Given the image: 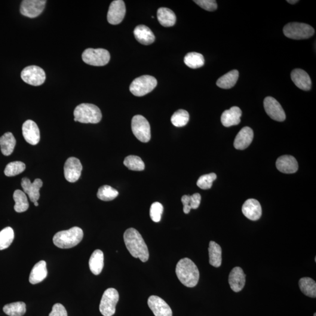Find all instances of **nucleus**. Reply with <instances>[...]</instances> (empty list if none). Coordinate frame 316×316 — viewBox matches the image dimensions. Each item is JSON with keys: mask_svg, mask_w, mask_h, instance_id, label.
Listing matches in <instances>:
<instances>
[{"mask_svg": "<svg viewBox=\"0 0 316 316\" xmlns=\"http://www.w3.org/2000/svg\"><path fill=\"white\" fill-rule=\"evenodd\" d=\"M201 196L199 193H195L190 196V207L191 209H197L201 204Z\"/></svg>", "mask_w": 316, "mask_h": 316, "instance_id": "44", "label": "nucleus"}, {"mask_svg": "<svg viewBox=\"0 0 316 316\" xmlns=\"http://www.w3.org/2000/svg\"><path fill=\"white\" fill-rule=\"evenodd\" d=\"M48 270L45 260H40L33 267L29 275V281L32 285L38 284L47 278Z\"/></svg>", "mask_w": 316, "mask_h": 316, "instance_id": "24", "label": "nucleus"}, {"mask_svg": "<svg viewBox=\"0 0 316 316\" xmlns=\"http://www.w3.org/2000/svg\"><path fill=\"white\" fill-rule=\"evenodd\" d=\"M49 316H67V312L62 304L57 303L54 305Z\"/></svg>", "mask_w": 316, "mask_h": 316, "instance_id": "43", "label": "nucleus"}, {"mask_svg": "<svg viewBox=\"0 0 316 316\" xmlns=\"http://www.w3.org/2000/svg\"><path fill=\"white\" fill-rule=\"evenodd\" d=\"M254 132L250 127H245L242 128L236 136L234 146L235 148L244 150L248 148L253 142Z\"/></svg>", "mask_w": 316, "mask_h": 316, "instance_id": "22", "label": "nucleus"}, {"mask_svg": "<svg viewBox=\"0 0 316 316\" xmlns=\"http://www.w3.org/2000/svg\"><path fill=\"white\" fill-rule=\"evenodd\" d=\"M43 182L41 179H36L33 183L27 177H24L21 180V186L24 192L29 196V198L33 202L38 201L40 198V189L42 188Z\"/></svg>", "mask_w": 316, "mask_h": 316, "instance_id": "17", "label": "nucleus"}, {"mask_svg": "<svg viewBox=\"0 0 316 316\" xmlns=\"http://www.w3.org/2000/svg\"><path fill=\"white\" fill-rule=\"evenodd\" d=\"M157 17L159 23L163 27H173L176 23V15L170 8L165 7L159 8Z\"/></svg>", "mask_w": 316, "mask_h": 316, "instance_id": "27", "label": "nucleus"}, {"mask_svg": "<svg viewBox=\"0 0 316 316\" xmlns=\"http://www.w3.org/2000/svg\"><path fill=\"white\" fill-rule=\"evenodd\" d=\"M132 131L141 142L146 143L151 140V127L149 122L143 115H135L131 121Z\"/></svg>", "mask_w": 316, "mask_h": 316, "instance_id": "8", "label": "nucleus"}, {"mask_svg": "<svg viewBox=\"0 0 316 316\" xmlns=\"http://www.w3.org/2000/svg\"><path fill=\"white\" fill-rule=\"evenodd\" d=\"M23 135L24 139L30 145H35L40 141V131L37 124L29 119L23 125Z\"/></svg>", "mask_w": 316, "mask_h": 316, "instance_id": "16", "label": "nucleus"}, {"mask_svg": "<svg viewBox=\"0 0 316 316\" xmlns=\"http://www.w3.org/2000/svg\"><path fill=\"white\" fill-rule=\"evenodd\" d=\"M84 238V231L78 227L57 233L53 238L54 244L61 249H69L76 246Z\"/></svg>", "mask_w": 316, "mask_h": 316, "instance_id": "3", "label": "nucleus"}, {"mask_svg": "<svg viewBox=\"0 0 316 316\" xmlns=\"http://www.w3.org/2000/svg\"><path fill=\"white\" fill-rule=\"evenodd\" d=\"M184 62L190 68L198 69L204 65L205 60L201 54L197 52H190L184 58Z\"/></svg>", "mask_w": 316, "mask_h": 316, "instance_id": "33", "label": "nucleus"}, {"mask_svg": "<svg viewBox=\"0 0 316 316\" xmlns=\"http://www.w3.org/2000/svg\"><path fill=\"white\" fill-rule=\"evenodd\" d=\"M34 205H35V206H36V207L38 206L39 204H38V201H36V202H34Z\"/></svg>", "mask_w": 316, "mask_h": 316, "instance_id": "47", "label": "nucleus"}, {"mask_svg": "<svg viewBox=\"0 0 316 316\" xmlns=\"http://www.w3.org/2000/svg\"><path fill=\"white\" fill-rule=\"evenodd\" d=\"M299 287L302 292L306 296L315 298L316 297V283L314 279L302 278L299 282Z\"/></svg>", "mask_w": 316, "mask_h": 316, "instance_id": "32", "label": "nucleus"}, {"mask_svg": "<svg viewBox=\"0 0 316 316\" xmlns=\"http://www.w3.org/2000/svg\"><path fill=\"white\" fill-rule=\"evenodd\" d=\"M3 311L9 316H23L27 311L26 305L23 302L8 304L4 306Z\"/></svg>", "mask_w": 316, "mask_h": 316, "instance_id": "34", "label": "nucleus"}, {"mask_svg": "<svg viewBox=\"0 0 316 316\" xmlns=\"http://www.w3.org/2000/svg\"><path fill=\"white\" fill-rule=\"evenodd\" d=\"M242 211L245 217L253 221L259 220L262 215L261 205L259 201L254 199L245 201L242 205Z\"/></svg>", "mask_w": 316, "mask_h": 316, "instance_id": "18", "label": "nucleus"}, {"mask_svg": "<svg viewBox=\"0 0 316 316\" xmlns=\"http://www.w3.org/2000/svg\"><path fill=\"white\" fill-rule=\"evenodd\" d=\"M157 85V81L154 77L144 75L135 79L130 86L132 94L137 97H142L148 94Z\"/></svg>", "mask_w": 316, "mask_h": 316, "instance_id": "6", "label": "nucleus"}, {"mask_svg": "<svg viewBox=\"0 0 316 316\" xmlns=\"http://www.w3.org/2000/svg\"><path fill=\"white\" fill-rule=\"evenodd\" d=\"M82 59L90 65L103 66L109 62L110 54L104 49L88 48L82 54Z\"/></svg>", "mask_w": 316, "mask_h": 316, "instance_id": "7", "label": "nucleus"}, {"mask_svg": "<svg viewBox=\"0 0 316 316\" xmlns=\"http://www.w3.org/2000/svg\"><path fill=\"white\" fill-rule=\"evenodd\" d=\"M287 2H289V4H296V3H297V2H299V1H296V0H293V1L292 0H290V1H289V0H287Z\"/></svg>", "mask_w": 316, "mask_h": 316, "instance_id": "46", "label": "nucleus"}, {"mask_svg": "<svg viewBox=\"0 0 316 316\" xmlns=\"http://www.w3.org/2000/svg\"><path fill=\"white\" fill-rule=\"evenodd\" d=\"M135 38L140 44L149 45L154 42L155 37L152 30L144 25L138 26L134 30Z\"/></svg>", "mask_w": 316, "mask_h": 316, "instance_id": "25", "label": "nucleus"}, {"mask_svg": "<svg viewBox=\"0 0 316 316\" xmlns=\"http://www.w3.org/2000/svg\"><path fill=\"white\" fill-rule=\"evenodd\" d=\"M82 165L79 159L70 157L67 159L64 166V174L67 181L70 183L76 182L81 176Z\"/></svg>", "mask_w": 316, "mask_h": 316, "instance_id": "12", "label": "nucleus"}, {"mask_svg": "<svg viewBox=\"0 0 316 316\" xmlns=\"http://www.w3.org/2000/svg\"><path fill=\"white\" fill-rule=\"evenodd\" d=\"M148 305L155 316H172V311L170 306L159 296H150Z\"/></svg>", "mask_w": 316, "mask_h": 316, "instance_id": "15", "label": "nucleus"}, {"mask_svg": "<svg viewBox=\"0 0 316 316\" xmlns=\"http://www.w3.org/2000/svg\"><path fill=\"white\" fill-rule=\"evenodd\" d=\"M21 77L26 84L33 86L42 85L46 80L44 70L41 67L35 65L25 67L21 72Z\"/></svg>", "mask_w": 316, "mask_h": 316, "instance_id": "10", "label": "nucleus"}, {"mask_svg": "<svg viewBox=\"0 0 316 316\" xmlns=\"http://www.w3.org/2000/svg\"><path fill=\"white\" fill-rule=\"evenodd\" d=\"M314 28L305 23H290L284 28V35L290 39H309L315 33Z\"/></svg>", "mask_w": 316, "mask_h": 316, "instance_id": "5", "label": "nucleus"}, {"mask_svg": "<svg viewBox=\"0 0 316 316\" xmlns=\"http://www.w3.org/2000/svg\"><path fill=\"white\" fill-rule=\"evenodd\" d=\"M241 110L238 107H232L231 109L224 112L221 117L222 124L226 127L237 125L240 123Z\"/></svg>", "mask_w": 316, "mask_h": 316, "instance_id": "23", "label": "nucleus"}, {"mask_svg": "<svg viewBox=\"0 0 316 316\" xmlns=\"http://www.w3.org/2000/svg\"><path fill=\"white\" fill-rule=\"evenodd\" d=\"M278 170L284 173H294L298 170V163L292 156H280L276 162Z\"/></svg>", "mask_w": 316, "mask_h": 316, "instance_id": "20", "label": "nucleus"}, {"mask_svg": "<svg viewBox=\"0 0 316 316\" xmlns=\"http://www.w3.org/2000/svg\"><path fill=\"white\" fill-rule=\"evenodd\" d=\"M217 179L216 174L211 173L202 175L198 180L197 185L202 190L209 189L212 187L213 183Z\"/></svg>", "mask_w": 316, "mask_h": 316, "instance_id": "40", "label": "nucleus"}, {"mask_svg": "<svg viewBox=\"0 0 316 316\" xmlns=\"http://www.w3.org/2000/svg\"><path fill=\"white\" fill-rule=\"evenodd\" d=\"M124 164L129 170L134 171H142L145 170V164L139 156L130 155L125 158Z\"/></svg>", "mask_w": 316, "mask_h": 316, "instance_id": "37", "label": "nucleus"}, {"mask_svg": "<svg viewBox=\"0 0 316 316\" xmlns=\"http://www.w3.org/2000/svg\"><path fill=\"white\" fill-rule=\"evenodd\" d=\"M119 300L118 291L109 288L104 291L100 304V312L104 316H112L115 314L116 304Z\"/></svg>", "mask_w": 316, "mask_h": 316, "instance_id": "9", "label": "nucleus"}, {"mask_svg": "<svg viewBox=\"0 0 316 316\" xmlns=\"http://www.w3.org/2000/svg\"><path fill=\"white\" fill-rule=\"evenodd\" d=\"M163 211V205L160 202H153L151 205V208H150V217H151L153 222L155 223L160 222Z\"/></svg>", "mask_w": 316, "mask_h": 316, "instance_id": "41", "label": "nucleus"}, {"mask_svg": "<svg viewBox=\"0 0 316 316\" xmlns=\"http://www.w3.org/2000/svg\"><path fill=\"white\" fill-rule=\"evenodd\" d=\"M176 274L181 283L188 287H196L200 278V273L197 266L188 258L180 259L178 262Z\"/></svg>", "mask_w": 316, "mask_h": 316, "instance_id": "2", "label": "nucleus"}, {"mask_svg": "<svg viewBox=\"0 0 316 316\" xmlns=\"http://www.w3.org/2000/svg\"><path fill=\"white\" fill-rule=\"evenodd\" d=\"M124 240L132 256L139 259L143 262H145L148 260L149 254L148 247L142 235L136 229H127L124 232Z\"/></svg>", "mask_w": 316, "mask_h": 316, "instance_id": "1", "label": "nucleus"}, {"mask_svg": "<svg viewBox=\"0 0 316 316\" xmlns=\"http://www.w3.org/2000/svg\"><path fill=\"white\" fill-rule=\"evenodd\" d=\"M246 275L240 267H235L229 275V282L231 289L235 292H239L243 289L245 284Z\"/></svg>", "mask_w": 316, "mask_h": 316, "instance_id": "19", "label": "nucleus"}, {"mask_svg": "<svg viewBox=\"0 0 316 316\" xmlns=\"http://www.w3.org/2000/svg\"><path fill=\"white\" fill-rule=\"evenodd\" d=\"M125 13L126 8L124 1L122 0H115L110 5L107 20L112 25H118L123 20Z\"/></svg>", "mask_w": 316, "mask_h": 316, "instance_id": "13", "label": "nucleus"}, {"mask_svg": "<svg viewBox=\"0 0 316 316\" xmlns=\"http://www.w3.org/2000/svg\"><path fill=\"white\" fill-rule=\"evenodd\" d=\"M239 78L237 70H233L221 77L216 83L218 87L224 89H229L234 87Z\"/></svg>", "mask_w": 316, "mask_h": 316, "instance_id": "29", "label": "nucleus"}, {"mask_svg": "<svg viewBox=\"0 0 316 316\" xmlns=\"http://www.w3.org/2000/svg\"><path fill=\"white\" fill-rule=\"evenodd\" d=\"M15 145L16 140L11 133H5L0 137V147L3 155H10L14 151Z\"/></svg>", "mask_w": 316, "mask_h": 316, "instance_id": "30", "label": "nucleus"}, {"mask_svg": "<svg viewBox=\"0 0 316 316\" xmlns=\"http://www.w3.org/2000/svg\"><path fill=\"white\" fill-rule=\"evenodd\" d=\"M89 268L95 275H99L104 267V254L102 251L96 250L92 254L89 259Z\"/></svg>", "mask_w": 316, "mask_h": 316, "instance_id": "26", "label": "nucleus"}, {"mask_svg": "<svg viewBox=\"0 0 316 316\" xmlns=\"http://www.w3.org/2000/svg\"><path fill=\"white\" fill-rule=\"evenodd\" d=\"M119 193L116 189L109 185L100 187L97 192V198L103 201H112L118 196Z\"/></svg>", "mask_w": 316, "mask_h": 316, "instance_id": "35", "label": "nucleus"}, {"mask_svg": "<svg viewBox=\"0 0 316 316\" xmlns=\"http://www.w3.org/2000/svg\"><path fill=\"white\" fill-rule=\"evenodd\" d=\"M46 3L45 0H24L21 2L20 13L29 18L37 17L44 11Z\"/></svg>", "mask_w": 316, "mask_h": 316, "instance_id": "11", "label": "nucleus"}, {"mask_svg": "<svg viewBox=\"0 0 316 316\" xmlns=\"http://www.w3.org/2000/svg\"><path fill=\"white\" fill-rule=\"evenodd\" d=\"M266 114L275 121L282 122L286 119V115L278 101L272 97H267L263 101Z\"/></svg>", "mask_w": 316, "mask_h": 316, "instance_id": "14", "label": "nucleus"}, {"mask_svg": "<svg viewBox=\"0 0 316 316\" xmlns=\"http://www.w3.org/2000/svg\"><path fill=\"white\" fill-rule=\"evenodd\" d=\"M194 2L201 8L208 11H214L217 8V2L214 0H196Z\"/></svg>", "mask_w": 316, "mask_h": 316, "instance_id": "42", "label": "nucleus"}, {"mask_svg": "<svg viewBox=\"0 0 316 316\" xmlns=\"http://www.w3.org/2000/svg\"><path fill=\"white\" fill-rule=\"evenodd\" d=\"M291 79L294 85L301 90L309 91L312 87V81L308 73L302 69H294L291 73Z\"/></svg>", "mask_w": 316, "mask_h": 316, "instance_id": "21", "label": "nucleus"}, {"mask_svg": "<svg viewBox=\"0 0 316 316\" xmlns=\"http://www.w3.org/2000/svg\"><path fill=\"white\" fill-rule=\"evenodd\" d=\"M208 254H209V263L211 266L219 268L222 265V248L216 242H210Z\"/></svg>", "mask_w": 316, "mask_h": 316, "instance_id": "28", "label": "nucleus"}, {"mask_svg": "<svg viewBox=\"0 0 316 316\" xmlns=\"http://www.w3.org/2000/svg\"><path fill=\"white\" fill-rule=\"evenodd\" d=\"M316 316V314H314V316Z\"/></svg>", "mask_w": 316, "mask_h": 316, "instance_id": "48", "label": "nucleus"}, {"mask_svg": "<svg viewBox=\"0 0 316 316\" xmlns=\"http://www.w3.org/2000/svg\"><path fill=\"white\" fill-rule=\"evenodd\" d=\"M14 238L13 229L8 227L0 231V250L7 249L10 246Z\"/></svg>", "mask_w": 316, "mask_h": 316, "instance_id": "36", "label": "nucleus"}, {"mask_svg": "<svg viewBox=\"0 0 316 316\" xmlns=\"http://www.w3.org/2000/svg\"><path fill=\"white\" fill-rule=\"evenodd\" d=\"M190 195H184L181 201L183 204V211L185 214L189 213L191 210V207H190Z\"/></svg>", "mask_w": 316, "mask_h": 316, "instance_id": "45", "label": "nucleus"}, {"mask_svg": "<svg viewBox=\"0 0 316 316\" xmlns=\"http://www.w3.org/2000/svg\"><path fill=\"white\" fill-rule=\"evenodd\" d=\"M189 120V113L185 110H177L171 117L172 123L177 127L185 126L188 123Z\"/></svg>", "mask_w": 316, "mask_h": 316, "instance_id": "38", "label": "nucleus"}, {"mask_svg": "<svg viewBox=\"0 0 316 316\" xmlns=\"http://www.w3.org/2000/svg\"><path fill=\"white\" fill-rule=\"evenodd\" d=\"M74 120L84 124H97L102 118L101 110L94 104L83 103L75 109Z\"/></svg>", "mask_w": 316, "mask_h": 316, "instance_id": "4", "label": "nucleus"}, {"mask_svg": "<svg viewBox=\"0 0 316 316\" xmlns=\"http://www.w3.org/2000/svg\"><path fill=\"white\" fill-rule=\"evenodd\" d=\"M13 199L15 204L14 210L17 213L25 212L29 208L27 196L22 190H16L14 193Z\"/></svg>", "mask_w": 316, "mask_h": 316, "instance_id": "31", "label": "nucleus"}, {"mask_svg": "<svg viewBox=\"0 0 316 316\" xmlns=\"http://www.w3.org/2000/svg\"><path fill=\"white\" fill-rule=\"evenodd\" d=\"M26 166L25 164L20 161L10 162L6 166L4 173L8 177L15 176L23 173L25 171Z\"/></svg>", "mask_w": 316, "mask_h": 316, "instance_id": "39", "label": "nucleus"}]
</instances>
